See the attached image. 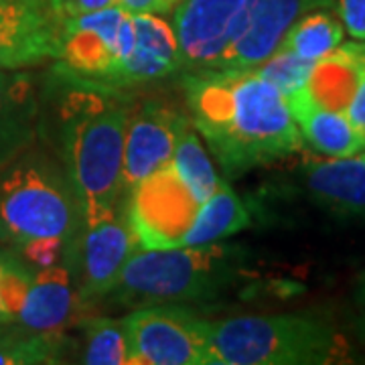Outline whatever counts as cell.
<instances>
[{
  "mask_svg": "<svg viewBox=\"0 0 365 365\" xmlns=\"http://www.w3.org/2000/svg\"><path fill=\"white\" fill-rule=\"evenodd\" d=\"M181 86L189 120L227 179L302 148L284 96L254 67L185 71Z\"/></svg>",
  "mask_w": 365,
  "mask_h": 365,
  "instance_id": "6da1fadb",
  "label": "cell"
},
{
  "mask_svg": "<svg viewBox=\"0 0 365 365\" xmlns=\"http://www.w3.org/2000/svg\"><path fill=\"white\" fill-rule=\"evenodd\" d=\"M67 81H71V93L63 96L59 106L57 155L73 189L81 220L83 215L116 207L124 199L122 158L132 104L118 90Z\"/></svg>",
  "mask_w": 365,
  "mask_h": 365,
  "instance_id": "7a4b0ae2",
  "label": "cell"
},
{
  "mask_svg": "<svg viewBox=\"0 0 365 365\" xmlns=\"http://www.w3.org/2000/svg\"><path fill=\"white\" fill-rule=\"evenodd\" d=\"M66 169L49 150L29 146L0 170V242L39 268L59 260L79 230Z\"/></svg>",
  "mask_w": 365,
  "mask_h": 365,
  "instance_id": "3957f363",
  "label": "cell"
},
{
  "mask_svg": "<svg viewBox=\"0 0 365 365\" xmlns=\"http://www.w3.org/2000/svg\"><path fill=\"white\" fill-rule=\"evenodd\" d=\"M248 250L237 244L136 248L102 300L122 307L203 304L248 278Z\"/></svg>",
  "mask_w": 365,
  "mask_h": 365,
  "instance_id": "277c9868",
  "label": "cell"
},
{
  "mask_svg": "<svg viewBox=\"0 0 365 365\" xmlns=\"http://www.w3.org/2000/svg\"><path fill=\"white\" fill-rule=\"evenodd\" d=\"M209 353L211 365H325L347 345L313 314H242L209 321Z\"/></svg>",
  "mask_w": 365,
  "mask_h": 365,
  "instance_id": "5b68a950",
  "label": "cell"
},
{
  "mask_svg": "<svg viewBox=\"0 0 365 365\" xmlns=\"http://www.w3.org/2000/svg\"><path fill=\"white\" fill-rule=\"evenodd\" d=\"M128 365H211L209 321L179 304L136 307L122 319Z\"/></svg>",
  "mask_w": 365,
  "mask_h": 365,
  "instance_id": "8992f818",
  "label": "cell"
},
{
  "mask_svg": "<svg viewBox=\"0 0 365 365\" xmlns=\"http://www.w3.org/2000/svg\"><path fill=\"white\" fill-rule=\"evenodd\" d=\"M201 201L167 163L126 193V213L138 248H179Z\"/></svg>",
  "mask_w": 365,
  "mask_h": 365,
  "instance_id": "52a82bcc",
  "label": "cell"
},
{
  "mask_svg": "<svg viewBox=\"0 0 365 365\" xmlns=\"http://www.w3.org/2000/svg\"><path fill=\"white\" fill-rule=\"evenodd\" d=\"M126 16L128 13L118 4L66 16L55 73L73 81L120 90V31Z\"/></svg>",
  "mask_w": 365,
  "mask_h": 365,
  "instance_id": "ba28073f",
  "label": "cell"
},
{
  "mask_svg": "<svg viewBox=\"0 0 365 365\" xmlns=\"http://www.w3.org/2000/svg\"><path fill=\"white\" fill-rule=\"evenodd\" d=\"M71 244L79 246V300L102 302L138 248L126 213V195L116 207L83 215Z\"/></svg>",
  "mask_w": 365,
  "mask_h": 365,
  "instance_id": "9c48e42d",
  "label": "cell"
},
{
  "mask_svg": "<svg viewBox=\"0 0 365 365\" xmlns=\"http://www.w3.org/2000/svg\"><path fill=\"white\" fill-rule=\"evenodd\" d=\"M66 16L55 0H0V69L55 61Z\"/></svg>",
  "mask_w": 365,
  "mask_h": 365,
  "instance_id": "30bf717a",
  "label": "cell"
},
{
  "mask_svg": "<svg viewBox=\"0 0 365 365\" xmlns=\"http://www.w3.org/2000/svg\"><path fill=\"white\" fill-rule=\"evenodd\" d=\"M244 0H179L170 26L179 45L182 71L213 69L234 39Z\"/></svg>",
  "mask_w": 365,
  "mask_h": 365,
  "instance_id": "8fae6325",
  "label": "cell"
},
{
  "mask_svg": "<svg viewBox=\"0 0 365 365\" xmlns=\"http://www.w3.org/2000/svg\"><path fill=\"white\" fill-rule=\"evenodd\" d=\"M189 116L158 100L132 106L122 158V189L128 193L136 182L170 163L175 144Z\"/></svg>",
  "mask_w": 365,
  "mask_h": 365,
  "instance_id": "7c38bea8",
  "label": "cell"
},
{
  "mask_svg": "<svg viewBox=\"0 0 365 365\" xmlns=\"http://www.w3.org/2000/svg\"><path fill=\"white\" fill-rule=\"evenodd\" d=\"M333 4L335 0H244L234 39L217 67L260 66L278 49L288 26L299 16Z\"/></svg>",
  "mask_w": 365,
  "mask_h": 365,
  "instance_id": "4fadbf2b",
  "label": "cell"
},
{
  "mask_svg": "<svg viewBox=\"0 0 365 365\" xmlns=\"http://www.w3.org/2000/svg\"><path fill=\"white\" fill-rule=\"evenodd\" d=\"M302 179L319 207L339 220L365 222V150L353 157L309 158Z\"/></svg>",
  "mask_w": 365,
  "mask_h": 365,
  "instance_id": "5bb4252c",
  "label": "cell"
},
{
  "mask_svg": "<svg viewBox=\"0 0 365 365\" xmlns=\"http://www.w3.org/2000/svg\"><path fill=\"white\" fill-rule=\"evenodd\" d=\"M130 47L120 63L118 88L138 86L182 71L170 23L160 14H130Z\"/></svg>",
  "mask_w": 365,
  "mask_h": 365,
  "instance_id": "9a60e30c",
  "label": "cell"
},
{
  "mask_svg": "<svg viewBox=\"0 0 365 365\" xmlns=\"http://www.w3.org/2000/svg\"><path fill=\"white\" fill-rule=\"evenodd\" d=\"M41 118L37 78L21 69H0V170L35 144Z\"/></svg>",
  "mask_w": 365,
  "mask_h": 365,
  "instance_id": "2e32d148",
  "label": "cell"
},
{
  "mask_svg": "<svg viewBox=\"0 0 365 365\" xmlns=\"http://www.w3.org/2000/svg\"><path fill=\"white\" fill-rule=\"evenodd\" d=\"M302 143H309L325 157H353L365 150V134L355 128L347 114L314 102L307 86L284 98Z\"/></svg>",
  "mask_w": 365,
  "mask_h": 365,
  "instance_id": "e0dca14e",
  "label": "cell"
},
{
  "mask_svg": "<svg viewBox=\"0 0 365 365\" xmlns=\"http://www.w3.org/2000/svg\"><path fill=\"white\" fill-rule=\"evenodd\" d=\"M76 302L71 272L63 264H49L35 270L25 304L14 323L29 331H55L66 327Z\"/></svg>",
  "mask_w": 365,
  "mask_h": 365,
  "instance_id": "ac0fdd59",
  "label": "cell"
},
{
  "mask_svg": "<svg viewBox=\"0 0 365 365\" xmlns=\"http://www.w3.org/2000/svg\"><path fill=\"white\" fill-rule=\"evenodd\" d=\"M364 66L365 41L339 45L335 51L314 61L307 91L319 106L345 114Z\"/></svg>",
  "mask_w": 365,
  "mask_h": 365,
  "instance_id": "d6986e66",
  "label": "cell"
},
{
  "mask_svg": "<svg viewBox=\"0 0 365 365\" xmlns=\"http://www.w3.org/2000/svg\"><path fill=\"white\" fill-rule=\"evenodd\" d=\"M250 225V211L234 189L223 181L199 205L182 246H205L223 242Z\"/></svg>",
  "mask_w": 365,
  "mask_h": 365,
  "instance_id": "ffe728a7",
  "label": "cell"
},
{
  "mask_svg": "<svg viewBox=\"0 0 365 365\" xmlns=\"http://www.w3.org/2000/svg\"><path fill=\"white\" fill-rule=\"evenodd\" d=\"M69 341L55 331H29L19 323H9L0 333V365L63 364Z\"/></svg>",
  "mask_w": 365,
  "mask_h": 365,
  "instance_id": "44dd1931",
  "label": "cell"
},
{
  "mask_svg": "<svg viewBox=\"0 0 365 365\" xmlns=\"http://www.w3.org/2000/svg\"><path fill=\"white\" fill-rule=\"evenodd\" d=\"M345 26L339 16L329 13V9H317L299 16L288 26L278 49L294 53L302 59L317 61L343 43Z\"/></svg>",
  "mask_w": 365,
  "mask_h": 365,
  "instance_id": "7402d4cb",
  "label": "cell"
},
{
  "mask_svg": "<svg viewBox=\"0 0 365 365\" xmlns=\"http://www.w3.org/2000/svg\"><path fill=\"white\" fill-rule=\"evenodd\" d=\"M177 175L189 187V191L203 203L222 182L220 175L213 169L207 148L203 146L199 132L191 124V120L182 126L181 134L175 144V153L170 158Z\"/></svg>",
  "mask_w": 365,
  "mask_h": 365,
  "instance_id": "603a6c76",
  "label": "cell"
},
{
  "mask_svg": "<svg viewBox=\"0 0 365 365\" xmlns=\"http://www.w3.org/2000/svg\"><path fill=\"white\" fill-rule=\"evenodd\" d=\"M88 365H128L122 319L93 317L83 323V355Z\"/></svg>",
  "mask_w": 365,
  "mask_h": 365,
  "instance_id": "cb8c5ba5",
  "label": "cell"
},
{
  "mask_svg": "<svg viewBox=\"0 0 365 365\" xmlns=\"http://www.w3.org/2000/svg\"><path fill=\"white\" fill-rule=\"evenodd\" d=\"M313 66L314 61L302 59L299 55L284 51V49H276L270 57H266L260 66H256L254 69L287 98L307 86Z\"/></svg>",
  "mask_w": 365,
  "mask_h": 365,
  "instance_id": "d4e9b609",
  "label": "cell"
},
{
  "mask_svg": "<svg viewBox=\"0 0 365 365\" xmlns=\"http://www.w3.org/2000/svg\"><path fill=\"white\" fill-rule=\"evenodd\" d=\"M337 16L355 41H365V0H335Z\"/></svg>",
  "mask_w": 365,
  "mask_h": 365,
  "instance_id": "484cf974",
  "label": "cell"
},
{
  "mask_svg": "<svg viewBox=\"0 0 365 365\" xmlns=\"http://www.w3.org/2000/svg\"><path fill=\"white\" fill-rule=\"evenodd\" d=\"M179 0H118V6H122L128 14H170Z\"/></svg>",
  "mask_w": 365,
  "mask_h": 365,
  "instance_id": "4316f807",
  "label": "cell"
},
{
  "mask_svg": "<svg viewBox=\"0 0 365 365\" xmlns=\"http://www.w3.org/2000/svg\"><path fill=\"white\" fill-rule=\"evenodd\" d=\"M347 118L355 124L357 130H361L365 134V66L359 73V81H357V88L353 91L351 102L345 110Z\"/></svg>",
  "mask_w": 365,
  "mask_h": 365,
  "instance_id": "83f0119b",
  "label": "cell"
},
{
  "mask_svg": "<svg viewBox=\"0 0 365 365\" xmlns=\"http://www.w3.org/2000/svg\"><path fill=\"white\" fill-rule=\"evenodd\" d=\"M55 2L61 9L63 16H78L118 4V0H55Z\"/></svg>",
  "mask_w": 365,
  "mask_h": 365,
  "instance_id": "f1b7e54d",
  "label": "cell"
},
{
  "mask_svg": "<svg viewBox=\"0 0 365 365\" xmlns=\"http://www.w3.org/2000/svg\"><path fill=\"white\" fill-rule=\"evenodd\" d=\"M353 302H355V309H357V321H355V329H357V335L365 345V270L359 274L357 278V284L353 290Z\"/></svg>",
  "mask_w": 365,
  "mask_h": 365,
  "instance_id": "f546056e",
  "label": "cell"
},
{
  "mask_svg": "<svg viewBox=\"0 0 365 365\" xmlns=\"http://www.w3.org/2000/svg\"><path fill=\"white\" fill-rule=\"evenodd\" d=\"M4 256H6V250L0 248V274H2V266H4ZM0 323H13L6 313H4V309H2V302H0Z\"/></svg>",
  "mask_w": 365,
  "mask_h": 365,
  "instance_id": "4dcf8cb0",
  "label": "cell"
},
{
  "mask_svg": "<svg viewBox=\"0 0 365 365\" xmlns=\"http://www.w3.org/2000/svg\"><path fill=\"white\" fill-rule=\"evenodd\" d=\"M6 325H9V323H0V333H2L4 329H6Z\"/></svg>",
  "mask_w": 365,
  "mask_h": 365,
  "instance_id": "1f68e13d",
  "label": "cell"
}]
</instances>
